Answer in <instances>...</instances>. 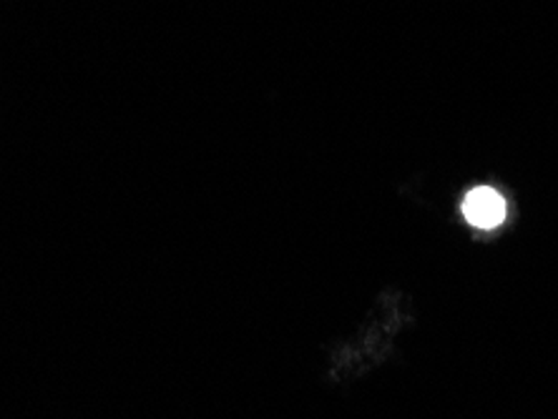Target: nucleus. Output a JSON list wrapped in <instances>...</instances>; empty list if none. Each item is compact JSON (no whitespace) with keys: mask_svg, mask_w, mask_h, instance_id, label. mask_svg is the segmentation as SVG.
Instances as JSON below:
<instances>
[{"mask_svg":"<svg viewBox=\"0 0 558 419\" xmlns=\"http://www.w3.org/2000/svg\"><path fill=\"white\" fill-rule=\"evenodd\" d=\"M463 217L475 229H496L506 219V199L496 188H473L463 201Z\"/></svg>","mask_w":558,"mask_h":419,"instance_id":"f257e3e1","label":"nucleus"}]
</instances>
